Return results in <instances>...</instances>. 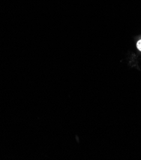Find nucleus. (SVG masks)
Masks as SVG:
<instances>
[{
	"label": "nucleus",
	"mask_w": 141,
	"mask_h": 160,
	"mask_svg": "<svg viewBox=\"0 0 141 160\" xmlns=\"http://www.w3.org/2000/svg\"><path fill=\"white\" fill-rule=\"evenodd\" d=\"M137 48V49L141 52V40H139L137 42V44H136Z\"/></svg>",
	"instance_id": "nucleus-1"
}]
</instances>
